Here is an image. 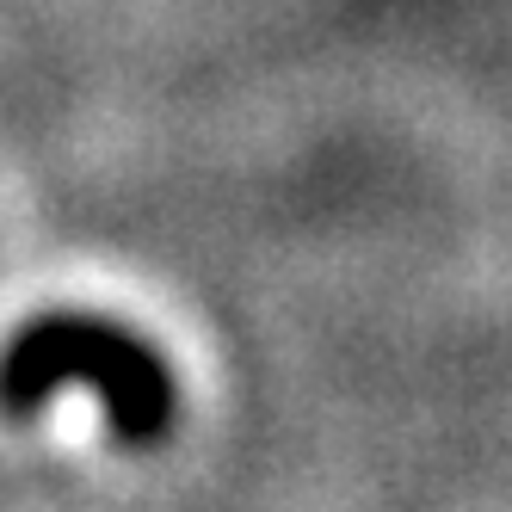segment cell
<instances>
[{"mask_svg": "<svg viewBox=\"0 0 512 512\" xmlns=\"http://www.w3.org/2000/svg\"><path fill=\"white\" fill-rule=\"evenodd\" d=\"M68 383L99 395L105 426L124 445H161L179 420V377L167 371V358L105 315H38L0 352V408L7 414H38Z\"/></svg>", "mask_w": 512, "mask_h": 512, "instance_id": "obj_1", "label": "cell"}]
</instances>
